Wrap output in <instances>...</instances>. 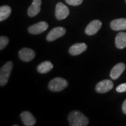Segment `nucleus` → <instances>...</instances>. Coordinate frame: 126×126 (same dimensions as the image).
<instances>
[{
	"label": "nucleus",
	"mask_w": 126,
	"mask_h": 126,
	"mask_svg": "<svg viewBox=\"0 0 126 126\" xmlns=\"http://www.w3.org/2000/svg\"><path fill=\"white\" fill-rule=\"evenodd\" d=\"M12 67L13 63L11 61H8L1 67L0 71V85L1 86L7 84L11 73Z\"/></svg>",
	"instance_id": "f03ea898"
},
{
	"label": "nucleus",
	"mask_w": 126,
	"mask_h": 126,
	"mask_svg": "<svg viewBox=\"0 0 126 126\" xmlns=\"http://www.w3.org/2000/svg\"></svg>",
	"instance_id": "4be33fe9"
},
{
	"label": "nucleus",
	"mask_w": 126,
	"mask_h": 126,
	"mask_svg": "<svg viewBox=\"0 0 126 126\" xmlns=\"http://www.w3.org/2000/svg\"><path fill=\"white\" fill-rule=\"evenodd\" d=\"M110 28L115 31L126 30V19L119 18L113 20L110 22Z\"/></svg>",
	"instance_id": "f8f14e48"
},
{
	"label": "nucleus",
	"mask_w": 126,
	"mask_h": 126,
	"mask_svg": "<svg viewBox=\"0 0 126 126\" xmlns=\"http://www.w3.org/2000/svg\"><path fill=\"white\" fill-rule=\"evenodd\" d=\"M11 13V8L8 5L1 6L0 7V21L7 19Z\"/></svg>",
	"instance_id": "f3484780"
},
{
	"label": "nucleus",
	"mask_w": 126,
	"mask_h": 126,
	"mask_svg": "<svg viewBox=\"0 0 126 126\" xmlns=\"http://www.w3.org/2000/svg\"><path fill=\"white\" fill-rule=\"evenodd\" d=\"M102 23L99 20H94L91 21L85 29V33L91 36L96 34L102 27Z\"/></svg>",
	"instance_id": "6e6552de"
},
{
	"label": "nucleus",
	"mask_w": 126,
	"mask_h": 126,
	"mask_svg": "<svg viewBox=\"0 0 126 126\" xmlns=\"http://www.w3.org/2000/svg\"><path fill=\"white\" fill-rule=\"evenodd\" d=\"M86 49H87V46L86 44L83 43H76L71 46L69 49V53L72 56H77L86 51Z\"/></svg>",
	"instance_id": "4468645a"
},
{
	"label": "nucleus",
	"mask_w": 126,
	"mask_h": 126,
	"mask_svg": "<svg viewBox=\"0 0 126 126\" xmlns=\"http://www.w3.org/2000/svg\"><path fill=\"white\" fill-rule=\"evenodd\" d=\"M68 4L72 6H77L81 4L83 0H65Z\"/></svg>",
	"instance_id": "6ab92c4d"
},
{
	"label": "nucleus",
	"mask_w": 126,
	"mask_h": 126,
	"mask_svg": "<svg viewBox=\"0 0 126 126\" xmlns=\"http://www.w3.org/2000/svg\"><path fill=\"white\" fill-rule=\"evenodd\" d=\"M53 68V64L49 61H46L39 64L37 68V70L41 74H46L50 71Z\"/></svg>",
	"instance_id": "dca6fc26"
},
{
	"label": "nucleus",
	"mask_w": 126,
	"mask_h": 126,
	"mask_svg": "<svg viewBox=\"0 0 126 126\" xmlns=\"http://www.w3.org/2000/svg\"><path fill=\"white\" fill-rule=\"evenodd\" d=\"M66 30L63 27H57L53 29L48 33L46 39L48 42H53L56 39L62 37L65 34Z\"/></svg>",
	"instance_id": "39448f33"
},
{
	"label": "nucleus",
	"mask_w": 126,
	"mask_h": 126,
	"mask_svg": "<svg viewBox=\"0 0 126 126\" xmlns=\"http://www.w3.org/2000/svg\"><path fill=\"white\" fill-rule=\"evenodd\" d=\"M122 110L123 112L125 114H126V99L124 101L123 103Z\"/></svg>",
	"instance_id": "412c9836"
},
{
	"label": "nucleus",
	"mask_w": 126,
	"mask_h": 126,
	"mask_svg": "<svg viewBox=\"0 0 126 126\" xmlns=\"http://www.w3.org/2000/svg\"><path fill=\"white\" fill-rule=\"evenodd\" d=\"M126 69V65L124 63H120L116 64V65L114 66L111 71H110V76L113 80L117 79L120 77V75L122 74L123 72Z\"/></svg>",
	"instance_id": "9d476101"
},
{
	"label": "nucleus",
	"mask_w": 126,
	"mask_h": 126,
	"mask_svg": "<svg viewBox=\"0 0 126 126\" xmlns=\"http://www.w3.org/2000/svg\"><path fill=\"white\" fill-rule=\"evenodd\" d=\"M9 43V39L6 36H2L0 37V50H2Z\"/></svg>",
	"instance_id": "a211bd4d"
},
{
	"label": "nucleus",
	"mask_w": 126,
	"mask_h": 126,
	"mask_svg": "<svg viewBox=\"0 0 126 126\" xmlns=\"http://www.w3.org/2000/svg\"><path fill=\"white\" fill-rule=\"evenodd\" d=\"M70 125L71 126H86L89 124V120L80 111L74 110L68 117Z\"/></svg>",
	"instance_id": "f257e3e1"
},
{
	"label": "nucleus",
	"mask_w": 126,
	"mask_h": 126,
	"mask_svg": "<svg viewBox=\"0 0 126 126\" xmlns=\"http://www.w3.org/2000/svg\"><path fill=\"white\" fill-rule=\"evenodd\" d=\"M68 82L65 79L57 77L54 78L48 84V88L53 92H60L67 88Z\"/></svg>",
	"instance_id": "7ed1b4c3"
},
{
	"label": "nucleus",
	"mask_w": 126,
	"mask_h": 126,
	"mask_svg": "<svg viewBox=\"0 0 126 126\" xmlns=\"http://www.w3.org/2000/svg\"><path fill=\"white\" fill-rule=\"evenodd\" d=\"M116 91L117 92H126V83H122L119 85V86L116 88Z\"/></svg>",
	"instance_id": "aec40b11"
},
{
	"label": "nucleus",
	"mask_w": 126,
	"mask_h": 126,
	"mask_svg": "<svg viewBox=\"0 0 126 126\" xmlns=\"http://www.w3.org/2000/svg\"><path fill=\"white\" fill-rule=\"evenodd\" d=\"M20 118L23 124L26 126H33L36 124V119L31 112L28 111H23L20 114Z\"/></svg>",
	"instance_id": "9b49d317"
},
{
	"label": "nucleus",
	"mask_w": 126,
	"mask_h": 126,
	"mask_svg": "<svg viewBox=\"0 0 126 126\" xmlns=\"http://www.w3.org/2000/svg\"><path fill=\"white\" fill-rule=\"evenodd\" d=\"M70 14V11L67 6L61 2L57 3L56 7L55 15L58 20H63L67 18Z\"/></svg>",
	"instance_id": "20e7f679"
},
{
	"label": "nucleus",
	"mask_w": 126,
	"mask_h": 126,
	"mask_svg": "<svg viewBox=\"0 0 126 126\" xmlns=\"http://www.w3.org/2000/svg\"><path fill=\"white\" fill-rule=\"evenodd\" d=\"M36 54L32 49L29 48H23L19 52L20 59L25 62H29L35 57Z\"/></svg>",
	"instance_id": "1a4fd4ad"
},
{
	"label": "nucleus",
	"mask_w": 126,
	"mask_h": 126,
	"mask_svg": "<svg viewBox=\"0 0 126 126\" xmlns=\"http://www.w3.org/2000/svg\"><path fill=\"white\" fill-rule=\"evenodd\" d=\"M48 27V23L46 22L42 21L32 25L28 28V31L30 33L32 34H38L46 31Z\"/></svg>",
	"instance_id": "0eeeda50"
},
{
	"label": "nucleus",
	"mask_w": 126,
	"mask_h": 126,
	"mask_svg": "<svg viewBox=\"0 0 126 126\" xmlns=\"http://www.w3.org/2000/svg\"><path fill=\"white\" fill-rule=\"evenodd\" d=\"M115 45L117 48L123 49L126 47V33L121 32L116 36Z\"/></svg>",
	"instance_id": "2eb2a0df"
},
{
	"label": "nucleus",
	"mask_w": 126,
	"mask_h": 126,
	"mask_svg": "<svg viewBox=\"0 0 126 126\" xmlns=\"http://www.w3.org/2000/svg\"><path fill=\"white\" fill-rule=\"evenodd\" d=\"M42 0H33L32 4L28 10V14L30 17H33L37 15L40 11V6Z\"/></svg>",
	"instance_id": "ddd939ff"
},
{
	"label": "nucleus",
	"mask_w": 126,
	"mask_h": 126,
	"mask_svg": "<svg viewBox=\"0 0 126 126\" xmlns=\"http://www.w3.org/2000/svg\"><path fill=\"white\" fill-rule=\"evenodd\" d=\"M113 88V82L109 79H105L97 83L95 87V90L97 92L104 94L110 91Z\"/></svg>",
	"instance_id": "423d86ee"
}]
</instances>
